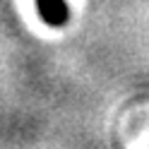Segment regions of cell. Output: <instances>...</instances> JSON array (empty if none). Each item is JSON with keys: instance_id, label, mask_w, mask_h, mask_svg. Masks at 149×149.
I'll return each mask as SVG.
<instances>
[{"instance_id": "1", "label": "cell", "mask_w": 149, "mask_h": 149, "mask_svg": "<svg viewBox=\"0 0 149 149\" xmlns=\"http://www.w3.org/2000/svg\"><path fill=\"white\" fill-rule=\"evenodd\" d=\"M36 10H39L41 19L51 26H60L68 17V7L63 0H36Z\"/></svg>"}]
</instances>
